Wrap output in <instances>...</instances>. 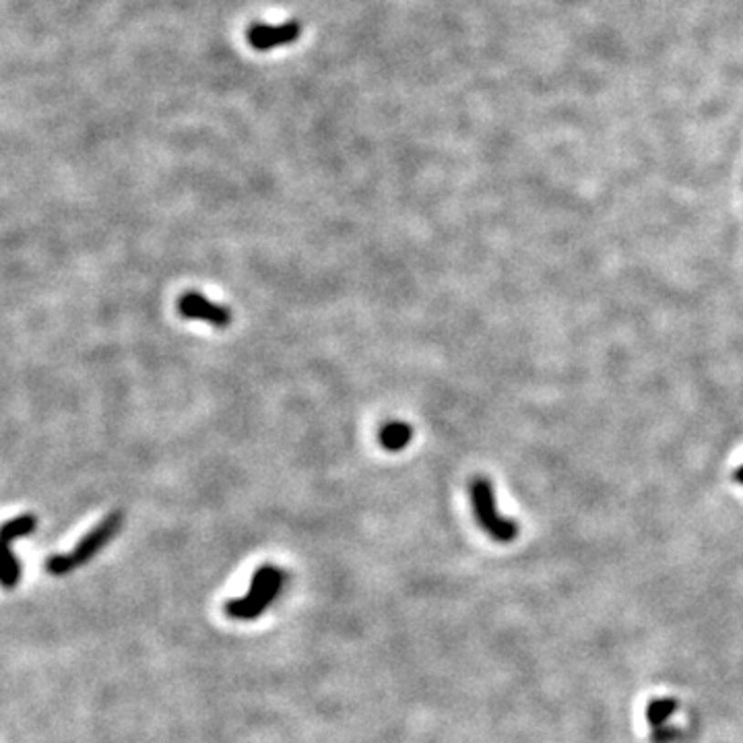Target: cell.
Returning a JSON list of instances; mask_svg holds the SVG:
<instances>
[{
    "mask_svg": "<svg viewBox=\"0 0 743 743\" xmlns=\"http://www.w3.org/2000/svg\"><path fill=\"white\" fill-rule=\"evenodd\" d=\"M675 710H677V702L675 700H669V698L653 700L646 708V721L651 723L654 729H657V727H663L669 721L671 717L675 715Z\"/></svg>",
    "mask_w": 743,
    "mask_h": 743,
    "instance_id": "cell-8",
    "label": "cell"
},
{
    "mask_svg": "<svg viewBox=\"0 0 743 743\" xmlns=\"http://www.w3.org/2000/svg\"><path fill=\"white\" fill-rule=\"evenodd\" d=\"M677 735V731L675 729H671V727H657V729H654V733H653V739L657 741V743H669L671 739H674Z\"/></svg>",
    "mask_w": 743,
    "mask_h": 743,
    "instance_id": "cell-10",
    "label": "cell"
},
{
    "mask_svg": "<svg viewBox=\"0 0 743 743\" xmlns=\"http://www.w3.org/2000/svg\"><path fill=\"white\" fill-rule=\"evenodd\" d=\"M178 312L184 316V319L209 322L217 329H225L227 324L232 322V312H229L227 308L209 302L207 298L203 294H196V291H186V294L178 299Z\"/></svg>",
    "mask_w": 743,
    "mask_h": 743,
    "instance_id": "cell-4",
    "label": "cell"
},
{
    "mask_svg": "<svg viewBox=\"0 0 743 743\" xmlns=\"http://www.w3.org/2000/svg\"><path fill=\"white\" fill-rule=\"evenodd\" d=\"M5 549H6V556H5L3 570H0V582H3L5 589H15L21 581V562H19V558L15 556L11 545H6Z\"/></svg>",
    "mask_w": 743,
    "mask_h": 743,
    "instance_id": "cell-9",
    "label": "cell"
},
{
    "mask_svg": "<svg viewBox=\"0 0 743 743\" xmlns=\"http://www.w3.org/2000/svg\"><path fill=\"white\" fill-rule=\"evenodd\" d=\"M283 581H286V574L277 570V568H258L255 576H252L246 595L242 599L229 601L225 605L227 615L234 620H256L258 615L265 613V610H268V605L273 603L277 595H279Z\"/></svg>",
    "mask_w": 743,
    "mask_h": 743,
    "instance_id": "cell-2",
    "label": "cell"
},
{
    "mask_svg": "<svg viewBox=\"0 0 743 743\" xmlns=\"http://www.w3.org/2000/svg\"><path fill=\"white\" fill-rule=\"evenodd\" d=\"M471 502L473 510H476V518L486 533L494 537L496 541H512L518 535L517 523H510V520L502 518L497 515L494 492L489 481L484 477H477L471 486Z\"/></svg>",
    "mask_w": 743,
    "mask_h": 743,
    "instance_id": "cell-3",
    "label": "cell"
},
{
    "mask_svg": "<svg viewBox=\"0 0 743 743\" xmlns=\"http://www.w3.org/2000/svg\"><path fill=\"white\" fill-rule=\"evenodd\" d=\"M37 527V518L34 515H21L17 518L9 520V523H5L3 527V545H13V541L21 539V537H27L36 531Z\"/></svg>",
    "mask_w": 743,
    "mask_h": 743,
    "instance_id": "cell-7",
    "label": "cell"
},
{
    "mask_svg": "<svg viewBox=\"0 0 743 743\" xmlns=\"http://www.w3.org/2000/svg\"><path fill=\"white\" fill-rule=\"evenodd\" d=\"M411 438H413V430H411V425L405 422L386 424L381 434H378V440H381L382 448L391 450V453H397V450L405 448Z\"/></svg>",
    "mask_w": 743,
    "mask_h": 743,
    "instance_id": "cell-6",
    "label": "cell"
},
{
    "mask_svg": "<svg viewBox=\"0 0 743 743\" xmlns=\"http://www.w3.org/2000/svg\"><path fill=\"white\" fill-rule=\"evenodd\" d=\"M122 520L124 515L120 510L110 512L96 528H91V531L77 543V548L73 551L65 553V556H52L46 560V572L52 576H65L89 562L93 556H98V553L120 533Z\"/></svg>",
    "mask_w": 743,
    "mask_h": 743,
    "instance_id": "cell-1",
    "label": "cell"
},
{
    "mask_svg": "<svg viewBox=\"0 0 743 743\" xmlns=\"http://www.w3.org/2000/svg\"><path fill=\"white\" fill-rule=\"evenodd\" d=\"M738 477H739V481H743V469L738 473Z\"/></svg>",
    "mask_w": 743,
    "mask_h": 743,
    "instance_id": "cell-11",
    "label": "cell"
},
{
    "mask_svg": "<svg viewBox=\"0 0 743 743\" xmlns=\"http://www.w3.org/2000/svg\"><path fill=\"white\" fill-rule=\"evenodd\" d=\"M299 26L298 23H286V26H255L248 31V39L252 48L268 50L273 46L289 44L298 39Z\"/></svg>",
    "mask_w": 743,
    "mask_h": 743,
    "instance_id": "cell-5",
    "label": "cell"
}]
</instances>
